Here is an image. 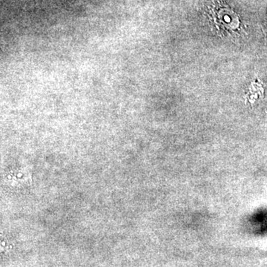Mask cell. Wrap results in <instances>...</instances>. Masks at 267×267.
<instances>
[{"label": "cell", "mask_w": 267, "mask_h": 267, "mask_svg": "<svg viewBox=\"0 0 267 267\" xmlns=\"http://www.w3.org/2000/svg\"><path fill=\"white\" fill-rule=\"evenodd\" d=\"M218 12H216V20H218L219 25H221L224 28L235 29L238 26V19L233 12L229 11L227 9H219Z\"/></svg>", "instance_id": "6da1fadb"}]
</instances>
